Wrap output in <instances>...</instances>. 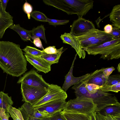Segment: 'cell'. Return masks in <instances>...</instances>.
I'll return each instance as SVG.
<instances>
[{
	"instance_id": "1",
	"label": "cell",
	"mask_w": 120,
	"mask_h": 120,
	"mask_svg": "<svg viewBox=\"0 0 120 120\" xmlns=\"http://www.w3.org/2000/svg\"><path fill=\"white\" fill-rule=\"evenodd\" d=\"M27 62L19 44L0 41V67L3 73L14 77L20 76L27 70Z\"/></svg>"
},
{
	"instance_id": "2",
	"label": "cell",
	"mask_w": 120,
	"mask_h": 120,
	"mask_svg": "<svg viewBox=\"0 0 120 120\" xmlns=\"http://www.w3.org/2000/svg\"><path fill=\"white\" fill-rule=\"evenodd\" d=\"M46 5L52 6L68 15L75 14L82 17L92 9L94 1L92 0H43Z\"/></svg>"
},
{
	"instance_id": "3",
	"label": "cell",
	"mask_w": 120,
	"mask_h": 120,
	"mask_svg": "<svg viewBox=\"0 0 120 120\" xmlns=\"http://www.w3.org/2000/svg\"><path fill=\"white\" fill-rule=\"evenodd\" d=\"M89 55H101L100 58L108 60L120 57V38L83 49Z\"/></svg>"
},
{
	"instance_id": "4",
	"label": "cell",
	"mask_w": 120,
	"mask_h": 120,
	"mask_svg": "<svg viewBox=\"0 0 120 120\" xmlns=\"http://www.w3.org/2000/svg\"><path fill=\"white\" fill-rule=\"evenodd\" d=\"M96 106L91 98L77 97L67 102L63 110L66 112L91 115L95 111Z\"/></svg>"
},
{
	"instance_id": "5",
	"label": "cell",
	"mask_w": 120,
	"mask_h": 120,
	"mask_svg": "<svg viewBox=\"0 0 120 120\" xmlns=\"http://www.w3.org/2000/svg\"><path fill=\"white\" fill-rule=\"evenodd\" d=\"M68 96L66 92L56 85L49 84L48 91L45 95L32 106L34 109L49 102L59 99L65 100Z\"/></svg>"
},
{
	"instance_id": "6",
	"label": "cell",
	"mask_w": 120,
	"mask_h": 120,
	"mask_svg": "<svg viewBox=\"0 0 120 120\" xmlns=\"http://www.w3.org/2000/svg\"><path fill=\"white\" fill-rule=\"evenodd\" d=\"M22 101L28 102L32 106L47 93L48 90L21 83Z\"/></svg>"
},
{
	"instance_id": "7",
	"label": "cell",
	"mask_w": 120,
	"mask_h": 120,
	"mask_svg": "<svg viewBox=\"0 0 120 120\" xmlns=\"http://www.w3.org/2000/svg\"><path fill=\"white\" fill-rule=\"evenodd\" d=\"M17 83H23L47 90L49 84L45 81L42 75L38 74L34 70H31L25 73L20 78Z\"/></svg>"
},
{
	"instance_id": "8",
	"label": "cell",
	"mask_w": 120,
	"mask_h": 120,
	"mask_svg": "<svg viewBox=\"0 0 120 120\" xmlns=\"http://www.w3.org/2000/svg\"><path fill=\"white\" fill-rule=\"evenodd\" d=\"M92 98L96 106L95 111H99L109 106L120 105L115 95L107 92L98 90Z\"/></svg>"
},
{
	"instance_id": "9",
	"label": "cell",
	"mask_w": 120,
	"mask_h": 120,
	"mask_svg": "<svg viewBox=\"0 0 120 120\" xmlns=\"http://www.w3.org/2000/svg\"><path fill=\"white\" fill-rule=\"evenodd\" d=\"M70 28L69 33L74 37H77L83 35L95 28L91 21L80 17L74 21Z\"/></svg>"
},
{
	"instance_id": "10",
	"label": "cell",
	"mask_w": 120,
	"mask_h": 120,
	"mask_svg": "<svg viewBox=\"0 0 120 120\" xmlns=\"http://www.w3.org/2000/svg\"><path fill=\"white\" fill-rule=\"evenodd\" d=\"M67 102L65 100L59 99L45 103L36 109L39 111H45L52 116L64 109Z\"/></svg>"
},
{
	"instance_id": "11",
	"label": "cell",
	"mask_w": 120,
	"mask_h": 120,
	"mask_svg": "<svg viewBox=\"0 0 120 120\" xmlns=\"http://www.w3.org/2000/svg\"><path fill=\"white\" fill-rule=\"evenodd\" d=\"M77 54L75 56L70 69L68 73L65 76V81L62 86V88L66 92L71 86L78 83L86 78L89 75L87 73L78 77H75L73 75V71L74 62Z\"/></svg>"
},
{
	"instance_id": "12",
	"label": "cell",
	"mask_w": 120,
	"mask_h": 120,
	"mask_svg": "<svg viewBox=\"0 0 120 120\" xmlns=\"http://www.w3.org/2000/svg\"><path fill=\"white\" fill-rule=\"evenodd\" d=\"M60 38L63 43L70 45L75 50L80 58L84 59L86 56L85 51L82 48L78 41L69 33H65L62 34Z\"/></svg>"
},
{
	"instance_id": "13",
	"label": "cell",
	"mask_w": 120,
	"mask_h": 120,
	"mask_svg": "<svg viewBox=\"0 0 120 120\" xmlns=\"http://www.w3.org/2000/svg\"><path fill=\"white\" fill-rule=\"evenodd\" d=\"M26 60L38 71L45 73L51 70V65L46 61L38 57L25 54Z\"/></svg>"
},
{
	"instance_id": "14",
	"label": "cell",
	"mask_w": 120,
	"mask_h": 120,
	"mask_svg": "<svg viewBox=\"0 0 120 120\" xmlns=\"http://www.w3.org/2000/svg\"><path fill=\"white\" fill-rule=\"evenodd\" d=\"M106 34L104 31L95 28L80 36L74 37L78 41L82 49L86 44Z\"/></svg>"
},
{
	"instance_id": "15",
	"label": "cell",
	"mask_w": 120,
	"mask_h": 120,
	"mask_svg": "<svg viewBox=\"0 0 120 120\" xmlns=\"http://www.w3.org/2000/svg\"><path fill=\"white\" fill-rule=\"evenodd\" d=\"M13 18L9 13L3 10L0 0V39L2 38L6 30L13 24Z\"/></svg>"
},
{
	"instance_id": "16",
	"label": "cell",
	"mask_w": 120,
	"mask_h": 120,
	"mask_svg": "<svg viewBox=\"0 0 120 120\" xmlns=\"http://www.w3.org/2000/svg\"><path fill=\"white\" fill-rule=\"evenodd\" d=\"M18 109L21 112L29 114L37 118L50 117L52 116L45 111H39L37 109H34L30 104L26 102H25Z\"/></svg>"
},
{
	"instance_id": "17",
	"label": "cell",
	"mask_w": 120,
	"mask_h": 120,
	"mask_svg": "<svg viewBox=\"0 0 120 120\" xmlns=\"http://www.w3.org/2000/svg\"><path fill=\"white\" fill-rule=\"evenodd\" d=\"M107 79L103 73L102 68L90 74L89 76L84 80L87 84L93 83L101 86L105 84Z\"/></svg>"
},
{
	"instance_id": "18",
	"label": "cell",
	"mask_w": 120,
	"mask_h": 120,
	"mask_svg": "<svg viewBox=\"0 0 120 120\" xmlns=\"http://www.w3.org/2000/svg\"><path fill=\"white\" fill-rule=\"evenodd\" d=\"M14 30L19 35L22 40L24 41L31 40V34L30 30L25 29L21 27L19 24H13L9 28Z\"/></svg>"
},
{
	"instance_id": "19",
	"label": "cell",
	"mask_w": 120,
	"mask_h": 120,
	"mask_svg": "<svg viewBox=\"0 0 120 120\" xmlns=\"http://www.w3.org/2000/svg\"><path fill=\"white\" fill-rule=\"evenodd\" d=\"M109 18L114 27L120 29V5H116L113 8Z\"/></svg>"
},
{
	"instance_id": "20",
	"label": "cell",
	"mask_w": 120,
	"mask_h": 120,
	"mask_svg": "<svg viewBox=\"0 0 120 120\" xmlns=\"http://www.w3.org/2000/svg\"><path fill=\"white\" fill-rule=\"evenodd\" d=\"M87 84L84 79L81 82L74 85L72 89L74 90L76 97H84L91 98L90 94L87 90L85 86Z\"/></svg>"
},
{
	"instance_id": "21",
	"label": "cell",
	"mask_w": 120,
	"mask_h": 120,
	"mask_svg": "<svg viewBox=\"0 0 120 120\" xmlns=\"http://www.w3.org/2000/svg\"><path fill=\"white\" fill-rule=\"evenodd\" d=\"M60 112L66 120H91V115L69 112L63 110Z\"/></svg>"
},
{
	"instance_id": "22",
	"label": "cell",
	"mask_w": 120,
	"mask_h": 120,
	"mask_svg": "<svg viewBox=\"0 0 120 120\" xmlns=\"http://www.w3.org/2000/svg\"><path fill=\"white\" fill-rule=\"evenodd\" d=\"M98 112L103 116L109 115L120 117V105L109 106Z\"/></svg>"
},
{
	"instance_id": "23",
	"label": "cell",
	"mask_w": 120,
	"mask_h": 120,
	"mask_svg": "<svg viewBox=\"0 0 120 120\" xmlns=\"http://www.w3.org/2000/svg\"><path fill=\"white\" fill-rule=\"evenodd\" d=\"M13 103L11 96L9 97L8 94L0 91V108L3 109L8 112V109L12 106Z\"/></svg>"
},
{
	"instance_id": "24",
	"label": "cell",
	"mask_w": 120,
	"mask_h": 120,
	"mask_svg": "<svg viewBox=\"0 0 120 120\" xmlns=\"http://www.w3.org/2000/svg\"><path fill=\"white\" fill-rule=\"evenodd\" d=\"M45 29L43 25H41L30 30L31 38L33 40L35 38H39L42 39L46 43L47 41L45 34Z\"/></svg>"
},
{
	"instance_id": "25",
	"label": "cell",
	"mask_w": 120,
	"mask_h": 120,
	"mask_svg": "<svg viewBox=\"0 0 120 120\" xmlns=\"http://www.w3.org/2000/svg\"><path fill=\"white\" fill-rule=\"evenodd\" d=\"M63 52L64 51H62L53 54H46L38 57L45 60L51 65L58 62Z\"/></svg>"
},
{
	"instance_id": "26",
	"label": "cell",
	"mask_w": 120,
	"mask_h": 120,
	"mask_svg": "<svg viewBox=\"0 0 120 120\" xmlns=\"http://www.w3.org/2000/svg\"><path fill=\"white\" fill-rule=\"evenodd\" d=\"M22 50L25 52V54L36 57H39L46 54L43 50H40L35 48L28 46H26Z\"/></svg>"
},
{
	"instance_id": "27",
	"label": "cell",
	"mask_w": 120,
	"mask_h": 120,
	"mask_svg": "<svg viewBox=\"0 0 120 120\" xmlns=\"http://www.w3.org/2000/svg\"><path fill=\"white\" fill-rule=\"evenodd\" d=\"M120 82V75L116 74L109 75L105 84L100 88H104L110 86Z\"/></svg>"
},
{
	"instance_id": "28",
	"label": "cell",
	"mask_w": 120,
	"mask_h": 120,
	"mask_svg": "<svg viewBox=\"0 0 120 120\" xmlns=\"http://www.w3.org/2000/svg\"><path fill=\"white\" fill-rule=\"evenodd\" d=\"M8 111L14 120H24L20 112L18 109L11 106Z\"/></svg>"
},
{
	"instance_id": "29",
	"label": "cell",
	"mask_w": 120,
	"mask_h": 120,
	"mask_svg": "<svg viewBox=\"0 0 120 120\" xmlns=\"http://www.w3.org/2000/svg\"><path fill=\"white\" fill-rule=\"evenodd\" d=\"M30 15L37 21L47 22L48 18L44 14L39 11H32L30 13Z\"/></svg>"
},
{
	"instance_id": "30",
	"label": "cell",
	"mask_w": 120,
	"mask_h": 120,
	"mask_svg": "<svg viewBox=\"0 0 120 120\" xmlns=\"http://www.w3.org/2000/svg\"><path fill=\"white\" fill-rule=\"evenodd\" d=\"M100 86L94 84L87 83L86 84L85 87L88 93L91 95H92L97 92Z\"/></svg>"
},
{
	"instance_id": "31",
	"label": "cell",
	"mask_w": 120,
	"mask_h": 120,
	"mask_svg": "<svg viewBox=\"0 0 120 120\" xmlns=\"http://www.w3.org/2000/svg\"><path fill=\"white\" fill-rule=\"evenodd\" d=\"M99 90L105 92L111 91L118 92L120 90V82L107 87L100 88Z\"/></svg>"
},
{
	"instance_id": "32",
	"label": "cell",
	"mask_w": 120,
	"mask_h": 120,
	"mask_svg": "<svg viewBox=\"0 0 120 120\" xmlns=\"http://www.w3.org/2000/svg\"><path fill=\"white\" fill-rule=\"evenodd\" d=\"M69 20H58L55 19H47V22H48L50 25L54 26H56L63 25H65L67 24L69 22Z\"/></svg>"
},
{
	"instance_id": "33",
	"label": "cell",
	"mask_w": 120,
	"mask_h": 120,
	"mask_svg": "<svg viewBox=\"0 0 120 120\" xmlns=\"http://www.w3.org/2000/svg\"><path fill=\"white\" fill-rule=\"evenodd\" d=\"M63 47L59 49H57L55 46H49L43 50L47 54H53L57 53L62 51Z\"/></svg>"
},
{
	"instance_id": "34",
	"label": "cell",
	"mask_w": 120,
	"mask_h": 120,
	"mask_svg": "<svg viewBox=\"0 0 120 120\" xmlns=\"http://www.w3.org/2000/svg\"><path fill=\"white\" fill-rule=\"evenodd\" d=\"M23 9L24 11L27 14L28 19H30V14L33 11L32 6L26 1V2L23 5Z\"/></svg>"
},
{
	"instance_id": "35",
	"label": "cell",
	"mask_w": 120,
	"mask_h": 120,
	"mask_svg": "<svg viewBox=\"0 0 120 120\" xmlns=\"http://www.w3.org/2000/svg\"><path fill=\"white\" fill-rule=\"evenodd\" d=\"M10 117L8 112L3 109L0 108V118L1 120H9Z\"/></svg>"
},
{
	"instance_id": "36",
	"label": "cell",
	"mask_w": 120,
	"mask_h": 120,
	"mask_svg": "<svg viewBox=\"0 0 120 120\" xmlns=\"http://www.w3.org/2000/svg\"><path fill=\"white\" fill-rule=\"evenodd\" d=\"M115 69L113 66L106 68H102V71L103 73L108 79L109 76Z\"/></svg>"
},
{
	"instance_id": "37",
	"label": "cell",
	"mask_w": 120,
	"mask_h": 120,
	"mask_svg": "<svg viewBox=\"0 0 120 120\" xmlns=\"http://www.w3.org/2000/svg\"><path fill=\"white\" fill-rule=\"evenodd\" d=\"M60 112H57L49 117L50 120H66L61 114Z\"/></svg>"
},
{
	"instance_id": "38",
	"label": "cell",
	"mask_w": 120,
	"mask_h": 120,
	"mask_svg": "<svg viewBox=\"0 0 120 120\" xmlns=\"http://www.w3.org/2000/svg\"><path fill=\"white\" fill-rule=\"evenodd\" d=\"M113 37L114 39H116L120 38V29L113 27L112 32L109 34Z\"/></svg>"
},
{
	"instance_id": "39",
	"label": "cell",
	"mask_w": 120,
	"mask_h": 120,
	"mask_svg": "<svg viewBox=\"0 0 120 120\" xmlns=\"http://www.w3.org/2000/svg\"><path fill=\"white\" fill-rule=\"evenodd\" d=\"M33 41L32 42L35 46L43 50L44 49L41 41L39 38H36L33 40Z\"/></svg>"
},
{
	"instance_id": "40",
	"label": "cell",
	"mask_w": 120,
	"mask_h": 120,
	"mask_svg": "<svg viewBox=\"0 0 120 120\" xmlns=\"http://www.w3.org/2000/svg\"><path fill=\"white\" fill-rule=\"evenodd\" d=\"M21 112L24 120H38L37 118L34 117L29 114H27L22 112Z\"/></svg>"
},
{
	"instance_id": "41",
	"label": "cell",
	"mask_w": 120,
	"mask_h": 120,
	"mask_svg": "<svg viewBox=\"0 0 120 120\" xmlns=\"http://www.w3.org/2000/svg\"><path fill=\"white\" fill-rule=\"evenodd\" d=\"M103 116L105 120H120V117H115L109 115H106Z\"/></svg>"
},
{
	"instance_id": "42",
	"label": "cell",
	"mask_w": 120,
	"mask_h": 120,
	"mask_svg": "<svg viewBox=\"0 0 120 120\" xmlns=\"http://www.w3.org/2000/svg\"><path fill=\"white\" fill-rule=\"evenodd\" d=\"M113 27L111 25L108 24L104 26V31L106 33L110 34L112 31Z\"/></svg>"
},
{
	"instance_id": "43",
	"label": "cell",
	"mask_w": 120,
	"mask_h": 120,
	"mask_svg": "<svg viewBox=\"0 0 120 120\" xmlns=\"http://www.w3.org/2000/svg\"><path fill=\"white\" fill-rule=\"evenodd\" d=\"M95 120H105L103 116L98 111L94 112Z\"/></svg>"
},
{
	"instance_id": "44",
	"label": "cell",
	"mask_w": 120,
	"mask_h": 120,
	"mask_svg": "<svg viewBox=\"0 0 120 120\" xmlns=\"http://www.w3.org/2000/svg\"><path fill=\"white\" fill-rule=\"evenodd\" d=\"M1 1L2 6L3 10L5 11L7 4L9 1L8 0H0Z\"/></svg>"
},
{
	"instance_id": "45",
	"label": "cell",
	"mask_w": 120,
	"mask_h": 120,
	"mask_svg": "<svg viewBox=\"0 0 120 120\" xmlns=\"http://www.w3.org/2000/svg\"><path fill=\"white\" fill-rule=\"evenodd\" d=\"M49 117H44L41 118H37L38 120H50Z\"/></svg>"
},
{
	"instance_id": "46",
	"label": "cell",
	"mask_w": 120,
	"mask_h": 120,
	"mask_svg": "<svg viewBox=\"0 0 120 120\" xmlns=\"http://www.w3.org/2000/svg\"><path fill=\"white\" fill-rule=\"evenodd\" d=\"M91 120H95L94 112L91 115Z\"/></svg>"
},
{
	"instance_id": "47",
	"label": "cell",
	"mask_w": 120,
	"mask_h": 120,
	"mask_svg": "<svg viewBox=\"0 0 120 120\" xmlns=\"http://www.w3.org/2000/svg\"><path fill=\"white\" fill-rule=\"evenodd\" d=\"M117 69L118 72H120V63H119L118 64L117 67Z\"/></svg>"
},
{
	"instance_id": "48",
	"label": "cell",
	"mask_w": 120,
	"mask_h": 120,
	"mask_svg": "<svg viewBox=\"0 0 120 120\" xmlns=\"http://www.w3.org/2000/svg\"><path fill=\"white\" fill-rule=\"evenodd\" d=\"M0 120H1V119H0Z\"/></svg>"
}]
</instances>
